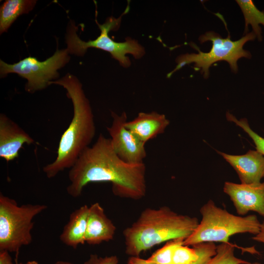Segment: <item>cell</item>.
Masks as SVG:
<instances>
[{
    "mask_svg": "<svg viewBox=\"0 0 264 264\" xmlns=\"http://www.w3.org/2000/svg\"><path fill=\"white\" fill-rule=\"evenodd\" d=\"M146 166L127 163L115 152L110 138L100 134L95 143L86 148L70 169L69 195L77 198L91 182H108L113 193L121 198L138 200L146 193Z\"/></svg>",
    "mask_w": 264,
    "mask_h": 264,
    "instance_id": "obj_1",
    "label": "cell"
},
{
    "mask_svg": "<svg viewBox=\"0 0 264 264\" xmlns=\"http://www.w3.org/2000/svg\"><path fill=\"white\" fill-rule=\"evenodd\" d=\"M51 84L66 89V96L72 102L73 115L61 137L56 159L43 168L48 178L72 167L83 151L89 147L96 130L89 102L78 78L68 73L60 79L50 82L49 85Z\"/></svg>",
    "mask_w": 264,
    "mask_h": 264,
    "instance_id": "obj_2",
    "label": "cell"
},
{
    "mask_svg": "<svg viewBox=\"0 0 264 264\" xmlns=\"http://www.w3.org/2000/svg\"><path fill=\"white\" fill-rule=\"evenodd\" d=\"M198 223L197 218L177 213L167 206L147 208L123 231L126 253L139 257L142 252L162 242L185 240Z\"/></svg>",
    "mask_w": 264,
    "mask_h": 264,
    "instance_id": "obj_3",
    "label": "cell"
},
{
    "mask_svg": "<svg viewBox=\"0 0 264 264\" xmlns=\"http://www.w3.org/2000/svg\"><path fill=\"white\" fill-rule=\"evenodd\" d=\"M201 220L193 233L183 242L193 246L207 242L228 243L230 237L239 233H259L261 224L254 215L236 216L208 200L200 208Z\"/></svg>",
    "mask_w": 264,
    "mask_h": 264,
    "instance_id": "obj_4",
    "label": "cell"
},
{
    "mask_svg": "<svg viewBox=\"0 0 264 264\" xmlns=\"http://www.w3.org/2000/svg\"><path fill=\"white\" fill-rule=\"evenodd\" d=\"M256 37L252 31L247 33L239 40L232 41L229 34L227 37L222 38L218 33L214 31H208L201 35L198 38L201 44L210 41L212 46L208 52L201 51L196 44H191L198 52V53H186L178 56L176 62L177 65L170 72L167 77H170L174 72L186 65L194 63L195 69H201L200 72L205 78L209 75V68L215 63L224 61L227 62L231 70L237 73L238 71L237 61L242 58H250L251 55L243 47L248 41L254 40Z\"/></svg>",
    "mask_w": 264,
    "mask_h": 264,
    "instance_id": "obj_5",
    "label": "cell"
},
{
    "mask_svg": "<svg viewBox=\"0 0 264 264\" xmlns=\"http://www.w3.org/2000/svg\"><path fill=\"white\" fill-rule=\"evenodd\" d=\"M121 16L117 19L110 17L103 24H99L96 20L100 34L95 40L87 42L82 41L77 34L78 27L71 21L68 25L66 35V42L69 54L83 56L89 48H95L106 51L110 54L112 57L118 61L125 68L131 65V62L126 54H132L137 59L143 57L145 54L144 47L137 41L127 37L124 42H116L109 36V32L118 28Z\"/></svg>",
    "mask_w": 264,
    "mask_h": 264,
    "instance_id": "obj_6",
    "label": "cell"
},
{
    "mask_svg": "<svg viewBox=\"0 0 264 264\" xmlns=\"http://www.w3.org/2000/svg\"><path fill=\"white\" fill-rule=\"evenodd\" d=\"M44 204L19 205L14 199L0 194V251L18 252L32 240L33 219L45 210Z\"/></svg>",
    "mask_w": 264,
    "mask_h": 264,
    "instance_id": "obj_7",
    "label": "cell"
},
{
    "mask_svg": "<svg viewBox=\"0 0 264 264\" xmlns=\"http://www.w3.org/2000/svg\"><path fill=\"white\" fill-rule=\"evenodd\" d=\"M66 49H57L54 54L44 61L29 56L16 63L9 64L0 61V77L11 73H16L27 80L25 90L29 93L43 89L49 85L50 82L59 77L58 70L69 61Z\"/></svg>",
    "mask_w": 264,
    "mask_h": 264,
    "instance_id": "obj_8",
    "label": "cell"
},
{
    "mask_svg": "<svg viewBox=\"0 0 264 264\" xmlns=\"http://www.w3.org/2000/svg\"><path fill=\"white\" fill-rule=\"evenodd\" d=\"M111 125L107 128L116 154L124 161L132 164L141 163L146 157L145 144L125 127L127 116L125 112L118 115L111 111Z\"/></svg>",
    "mask_w": 264,
    "mask_h": 264,
    "instance_id": "obj_9",
    "label": "cell"
},
{
    "mask_svg": "<svg viewBox=\"0 0 264 264\" xmlns=\"http://www.w3.org/2000/svg\"><path fill=\"white\" fill-rule=\"evenodd\" d=\"M223 190L239 215L254 211L264 217V182L247 184L226 181Z\"/></svg>",
    "mask_w": 264,
    "mask_h": 264,
    "instance_id": "obj_10",
    "label": "cell"
},
{
    "mask_svg": "<svg viewBox=\"0 0 264 264\" xmlns=\"http://www.w3.org/2000/svg\"><path fill=\"white\" fill-rule=\"evenodd\" d=\"M34 140L16 122L3 113L0 114V157L7 162L19 156L24 144H34Z\"/></svg>",
    "mask_w": 264,
    "mask_h": 264,
    "instance_id": "obj_11",
    "label": "cell"
},
{
    "mask_svg": "<svg viewBox=\"0 0 264 264\" xmlns=\"http://www.w3.org/2000/svg\"><path fill=\"white\" fill-rule=\"evenodd\" d=\"M234 168L242 184H256L264 177V156L250 150L243 155H231L218 152Z\"/></svg>",
    "mask_w": 264,
    "mask_h": 264,
    "instance_id": "obj_12",
    "label": "cell"
},
{
    "mask_svg": "<svg viewBox=\"0 0 264 264\" xmlns=\"http://www.w3.org/2000/svg\"><path fill=\"white\" fill-rule=\"evenodd\" d=\"M116 229L99 203H94L89 207L85 242L96 245L109 242L113 239Z\"/></svg>",
    "mask_w": 264,
    "mask_h": 264,
    "instance_id": "obj_13",
    "label": "cell"
},
{
    "mask_svg": "<svg viewBox=\"0 0 264 264\" xmlns=\"http://www.w3.org/2000/svg\"><path fill=\"white\" fill-rule=\"evenodd\" d=\"M169 123V120L163 114L156 111L140 112L135 118L127 121L125 127L146 144L149 140L162 133Z\"/></svg>",
    "mask_w": 264,
    "mask_h": 264,
    "instance_id": "obj_14",
    "label": "cell"
},
{
    "mask_svg": "<svg viewBox=\"0 0 264 264\" xmlns=\"http://www.w3.org/2000/svg\"><path fill=\"white\" fill-rule=\"evenodd\" d=\"M88 212L89 207L84 205L71 213L60 236L62 242L74 248L85 243Z\"/></svg>",
    "mask_w": 264,
    "mask_h": 264,
    "instance_id": "obj_15",
    "label": "cell"
},
{
    "mask_svg": "<svg viewBox=\"0 0 264 264\" xmlns=\"http://www.w3.org/2000/svg\"><path fill=\"white\" fill-rule=\"evenodd\" d=\"M36 0H6L0 8V33L6 32L20 16L27 14L35 7Z\"/></svg>",
    "mask_w": 264,
    "mask_h": 264,
    "instance_id": "obj_16",
    "label": "cell"
},
{
    "mask_svg": "<svg viewBox=\"0 0 264 264\" xmlns=\"http://www.w3.org/2000/svg\"><path fill=\"white\" fill-rule=\"evenodd\" d=\"M236 1L240 6L244 17V34H247L248 25L250 24L256 37L259 41H261L262 29L259 24H262L264 26V12L257 9L251 0H237Z\"/></svg>",
    "mask_w": 264,
    "mask_h": 264,
    "instance_id": "obj_17",
    "label": "cell"
},
{
    "mask_svg": "<svg viewBox=\"0 0 264 264\" xmlns=\"http://www.w3.org/2000/svg\"><path fill=\"white\" fill-rule=\"evenodd\" d=\"M198 252L197 260L191 264H206L217 253V246L214 242H202L194 245ZM127 264H152L146 259L139 257H130Z\"/></svg>",
    "mask_w": 264,
    "mask_h": 264,
    "instance_id": "obj_18",
    "label": "cell"
},
{
    "mask_svg": "<svg viewBox=\"0 0 264 264\" xmlns=\"http://www.w3.org/2000/svg\"><path fill=\"white\" fill-rule=\"evenodd\" d=\"M184 240L179 238L168 241L163 247L158 249L146 260L152 264H172L175 249L178 245L183 244Z\"/></svg>",
    "mask_w": 264,
    "mask_h": 264,
    "instance_id": "obj_19",
    "label": "cell"
},
{
    "mask_svg": "<svg viewBox=\"0 0 264 264\" xmlns=\"http://www.w3.org/2000/svg\"><path fill=\"white\" fill-rule=\"evenodd\" d=\"M245 261L235 256L234 244L221 243L217 246L216 255L206 264H240Z\"/></svg>",
    "mask_w": 264,
    "mask_h": 264,
    "instance_id": "obj_20",
    "label": "cell"
},
{
    "mask_svg": "<svg viewBox=\"0 0 264 264\" xmlns=\"http://www.w3.org/2000/svg\"><path fill=\"white\" fill-rule=\"evenodd\" d=\"M198 258V252L195 245L192 248L183 244L175 249L172 260V264H191Z\"/></svg>",
    "mask_w": 264,
    "mask_h": 264,
    "instance_id": "obj_21",
    "label": "cell"
},
{
    "mask_svg": "<svg viewBox=\"0 0 264 264\" xmlns=\"http://www.w3.org/2000/svg\"><path fill=\"white\" fill-rule=\"evenodd\" d=\"M226 118L228 121L235 123L242 129L254 141L257 151L264 155V138L261 137L250 128L247 120L245 118L238 120L229 112L226 113Z\"/></svg>",
    "mask_w": 264,
    "mask_h": 264,
    "instance_id": "obj_22",
    "label": "cell"
},
{
    "mask_svg": "<svg viewBox=\"0 0 264 264\" xmlns=\"http://www.w3.org/2000/svg\"><path fill=\"white\" fill-rule=\"evenodd\" d=\"M118 259L115 255L102 257L97 254H92L84 264H118Z\"/></svg>",
    "mask_w": 264,
    "mask_h": 264,
    "instance_id": "obj_23",
    "label": "cell"
},
{
    "mask_svg": "<svg viewBox=\"0 0 264 264\" xmlns=\"http://www.w3.org/2000/svg\"><path fill=\"white\" fill-rule=\"evenodd\" d=\"M9 252L6 250L0 251V264H14Z\"/></svg>",
    "mask_w": 264,
    "mask_h": 264,
    "instance_id": "obj_24",
    "label": "cell"
},
{
    "mask_svg": "<svg viewBox=\"0 0 264 264\" xmlns=\"http://www.w3.org/2000/svg\"><path fill=\"white\" fill-rule=\"evenodd\" d=\"M252 239L255 241L264 243V221L261 224L260 232L253 237Z\"/></svg>",
    "mask_w": 264,
    "mask_h": 264,
    "instance_id": "obj_25",
    "label": "cell"
},
{
    "mask_svg": "<svg viewBox=\"0 0 264 264\" xmlns=\"http://www.w3.org/2000/svg\"><path fill=\"white\" fill-rule=\"evenodd\" d=\"M17 264H39L38 262L36 261H29L26 262V263H19ZM54 264H74L68 261H58L55 262Z\"/></svg>",
    "mask_w": 264,
    "mask_h": 264,
    "instance_id": "obj_26",
    "label": "cell"
},
{
    "mask_svg": "<svg viewBox=\"0 0 264 264\" xmlns=\"http://www.w3.org/2000/svg\"><path fill=\"white\" fill-rule=\"evenodd\" d=\"M240 264H261L257 262L251 263V262H247L245 261L244 262L242 263H241Z\"/></svg>",
    "mask_w": 264,
    "mask_h": 264,
    "instance_id": "obj_27",
    "label": "cell"
}]
</instances>
